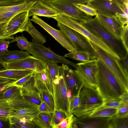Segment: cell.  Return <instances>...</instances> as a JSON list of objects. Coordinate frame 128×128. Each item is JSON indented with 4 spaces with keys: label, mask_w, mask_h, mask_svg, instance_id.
Listing matches in <instances>:
<instances>
[{
    "label": "cell",
    "mask_w": 128,
    "mask_h": 128,
    "mask_svg": "<svg viewBox=\"0 0 128 128\" xmlns=\"http://www.w3.org/2000/svg\"><path fill=\"white\" fill-rule=\"evenodd\" d=\"M97 65L96 89L99 94L103 98L119 99L120 96L126 91L102 61L97 59Z\"/></svg>",
    "instance_id": "obj_1"
},
{
    "label": "cell",
    "mask_w": 128,
    "mask_h": 128,
    "mask_svg": "<svg viewBox=\"0 0 128 128\" xmlns=\"http://www.w3.org/2000/svg\"><path fill=\"white\" fill-rule=\"evenodd\" d=\"M79 96V105L72 112L77 118L89 116L103 103V98L97 89L90 86L84 84Z\"/></svg>",
    "instance_id": "obj_2"
},
{
    "label": "cell",
    "mask_w": 128,
    "mask_h": 128,
    "mask_svg": "<svg viewBox=\"0 0 128 128\" xmlns=\"http://www.w3.org/2000/svg\"><path fill=\"white\" fill-rule=\"evenodd\" d=\"M80 23L93 34L102 39L118 56L120 59L128 54L122 41L118 40L111 35L95 17L90 18Z\"/></svg>",
    "instance_id": "obj_3"
},
{
    "label": "cell",
    "mask_w": 128,
    "mask_h": 128,
    "mask_svg": "<svg viewBox=\"0 0 128 128\" xmlns=\"http://www.w3.org/2000/svg\"><path fill=\"white\" fill-rule=\"evenodd\" d=\"M87 39L94 51L96 59L101 60L105 64L126 90L128 92V74L125 71L119 60Z\"/></svg>",
    "instance_id": "obj_4"
},
{
    "label": "cell",
    "mask_w": 128,
    "mask_h": 128,
    "mask_svg": "<svg viewBox=\"0 0 128 128\" xmlns=\"http://www.w3.org/2000/svg\"><path fill=\"white\" fill-rule=\"evenodd\" d=\"M52 18L57 22L80 34L98 47L118 60L120 59L118 56L102 39L85 28L78 21L66 16L60 15Z\"/></svg>",
    "instance_id": "obj_5"
},
{
    "label": "cell",
    "mask_w": 128,
    "mask_h": 128,
    "mask_svg": "<svg viewBox=\"0 0 128 128\" xmlns=\"http://www.w3.org/2000/svg\"><path fill=\"white\" fill-rule=\"evenodd\" d=\"M89 0H42L43 2L56 10L60 15L66 16L78 21L92 18L81 11L75 4H87Z\"/></svg>",
    "instance_id": "obj_6"
},
{
    "label": "cell",
    "mask_w": 128,
    "mask_h": 128,
    "mask_svg": "<svg viewBox=\"0 0 128 128\" xmlns=\"http://www.w3.org/2000/svg\"><path fill=\"white\" fill-rule=\"evenodd\" d=\"M53 83L54 110H61L64 112L68 116L70 115L69 101L60 66L58 67V75L53 80Z\"/></svg>",
    "instance_id": "obj_7"
},
{
    "label": "cell",
    "mask_w": 128,
    "mask_h": 128,
    "mask_svg": "<svg viewBox=\"0 0 128 128\" xmlns=\"http://www.w3.org/2000/svg\"><path fill=\"white\" fill-rule=\"evenodd\" d=\"M29 11L20 13L8 22L0 24V40H14L13 36L24 31L29 19Z\"/></svg>",
    "instance_id": "obj_8"
},
{
    "label": "cell",
    "mask_w": 128,
    "mask_h": 128,
    "mask_svg": "<svg viewBox=\"0 0 128 128\" xmlns=\"http://www.w3.org/2000/svg\"><path fill=\"white\" fill-rule=\"evenodd\" d=\"M30 47L26 50L33 56L42 60L47 63H60L76 68V64L67 59L64 56L55 53L43 45L29 42Z\"/></svg>",
    "instance_id": "obj_9"
},
{
    "label": "cell",
    "mask_w": 128,
    "mask_h": 128,
    "mask_svg": "<svg viewBox=\"0 0 128 128\" xmlns=\"http://www.w3.org/2000/svg\"><path fill=\"white\" fill-rule=\"evenodd\" d=\"M87 4L96 10L98 13L106 16L116 17V13H124L123 0H89Z\"/></svg>",
    "instance_id": "obj_10"
},
{
    "label": "cell",
    "mask_w": 128,
    "mask_h": 128,
    "mask_svg": "<svg viewBox=\"0 0 128 128\" xmlns=\"http://www.w3.org/2000/svg\"><path fill=\"white\" fill-rule=\"evenodd\" d=\"M97 59L90 60L76 64L75 71L82 80L84 85L92 86L96 88V75L97 70Z\"/></svg>",
    "instance_id": "obj_11"
},
{
    "label": "cell",
    "mask_w": 128,
    "mask_h": 128,
    "mask_svg": "<svg viewBox=\"0 0 128 128\" xmlns=\"http://www.w3.org/2000/svg\"><path fill=\"white\" fill-rule=\"evenodd\" d=\"M57 22V26L68 37L75 47L76 51L88 52L91 55L92 60L96 59L94 51L86 38L74 30Z\"/></svg>",
    "instance_id": "obj_12"
},
{
    "label": "cell",
    "mask_w": 128,
    "mask_h": 128,
    "mask_svg": "<svg viewBox=\"0 0 128 128\" xmlns=\"http://www.w3.org/2000/svg\"><path fill=\"white\" fill-rule=\"evenodd\" d=\"M47 63L33 56L5 64L8 69L30 70L36 72H43L47 67Z\"/></svg>",
    "instance_id": "obj_13"
},
{
    "label": "cell",
    "mask_w": 128,
    "mask_h": 128,
    "mask_svg": "<svg viewBox=\"0 0 128 128\" xmlns=\"http://www.w3.org/2000/svg\"><path fill=\"white\" fill-rule=\"evenodd\" d=\"M29 20L40 25L70 52L76 51L72 42L61 30L54 28L37 16H33L32 19H29Z\"/></svg>",
    "instance_id": "obj_14"
},
{
    "label": "cell",
    "mask_w": 128,
    "mask_h": 128,
    "mask_svg": "<svg viewBox=\"0 0 128 128\" xmlns=\"http://www.w3.org/2000/svg\"><path fill=\"white\" fill-rule=\"evenodd\" d=\"M60 66L67 93L71 94L72 98L82 88L84 84L74 70L66 64H62Z\"/></svg>",
    "instance_id": "obj_15"
},
{
    "label": "cell",
    "mask_w": 128,
    "mask_h": 128,
    "mask_svg": "<svg viewBox=\"0 0 128 128\" xmlns=\"http://www.w3.org/2000/svg\"><path fill=\"white\" fill-rule=\"evenodd\" d=\"M95 18L111 35L116 39L121 40L122 25L116 17H110L98 13Z\"/></svg>",
    "instance_id": "obj_16"
},
{
    "label": "cell",
    "mask_w": 128,
    "mask_h": 128,
    "mask_svg": "<svg viewBox=\"0 0 128 128\" xmlns=\"http://www.w3.org/2000/svg\"><path fill=\"white\" fill-rule=\"evenodd\" d=\"M111 118L86 116L77 118L73 124L77 128H108Z\"/></svg>",
    "instance_id": "obj_17"
},
{
    "label": "cell",
    "mask_w": 128,
    "mask_h": 128,
    "mask_svg": "<svg viewBox=\"0 0 128 128\" xmlns=\"http://www.w3.org/2000/svg\"><path fill=\"white\" fill-rule=\"evenodd\" d=\"M34 76L35 86L38 90L46 91L54 97L53 81L47 67L42 72H34Z\"/></svg>",
    "instance_id": "obj_18"
},
{
    "label": "cell",
    "mask_w": 128,
    "mask_h": 128,
    "mask_svg": "<svg viewBox=\"0 0 128 128\" xmlns=\"http://www.w3.org/2000/svg\"><path fill=\"white\" fill-rule=\"evenodd\" d=\"M10 128H46L37 115L34 117L18 118L9 117Z\"/></svg>",
    "instance_id": "obj_19"
},
{
    "label": "cell",
    "mask_w": 128,
    "mask_h": 128,
    "mask_svg": "<svg viewBox=\"0 0 128 128\" xmlns=\"http://www.w3.org/2000/svg\"><path fill=\"white\" fill-rule=\"evenodd\" d=\"M55 10L44 3L42 0H37L29 11L28 16H36L51 18L59 15Z\"/></svg>",
    "instance_id": "obj_20"
},
{
    "label": "cell",
    "mask_w": 128,
    "mask_h": 128,
    "mask_svg": "<svg viewBox=\"0 0 128 128\" xmlns=\"http://www.w3.org/2000/svg\"><path fill=\"white\" fill-rule=\"evenodd\" d=\"M37 0H17L10 3L8 6L0 7V11L21 13L29 11Z\"/></svg>",
    "instance_id": "obj_21"
},
{
    "label": "cell",
    "mask_w": 128,
    "mask_h": 128,
    "mask_svg": "<svg viewBox=\"0 0 128 128\" xmlns=\"http://www.w3.org/2000/svg\"><path fill=\"white\" fill-rule=\"evenodd\" d=\"M38 106L27 101L22 96L17 98L8 100H0V107L10 108H36Z\"/></svg>",
    "instance_id": "obj_22"
},
{
    "label": "cell",
    "mask_w": 128,
    "mask_h": 128,
    "mask_svg": "<svg viewBox=\"0 0 128 128\" xmlns=\"http://www.w3.org/2000/svg\"><path fill=\"white\" fill-rule=\"evenodd\" d=\"M30 56V53L22 50H8L0 55V61L5 64L14 62Z\"/></svg>",
    "instance_id": "obj_23"
},
{
    "label": "cell",
    "mask_w": 128,
    "mask_h": 128,
    "mask_svg": "<svg viewBox=\"0 0 128 128\" xmlns=\"http://www.w3.org/2000/svg\"><path fill=\"white\" fill-rule=\"evenodd\" d=\"M38 108H11L9 117H14L20 118L36 116L40 113Z\"/></svg>",
    "instance_id": "obj_24"
},
{
    "label": "cell",
    "mask_w": 128,
    "mask_h": 128,
    "mask_svg": "<svg viewBox=\"0 0 128 128\" xmlns=\"http://www.w3.org/2000/svg\"><path fill=\"white\" fill-rule=\"evenodd\" d=\"M21 88L22 96L25 99L29 102L39 106L42 101L40 92L36 86L27 89Z\"/></svg>",
    "instance_id": "obj_25"
},
{
    "label": "cell",
    "mask_w": 128,
    "mask_h": 128,
    "mask_svg": "<svg viewBox=\"0 0 128 128\" xmlns=\"http://www.w3.org/2000/svg\"><path fill=\"white\" fill-rule=\"evenodd\" d=\"M34 72L30 70H8L0 72V77L18 80Z\"/></svg>",
    "instance_id": "obj_26"
},
{
    "label": "cell",
    "mask_w": 128,
    "mask_h": 128,
    "mask_svg": "<svg viewBox=\"0 0 128 128\" xmlns=\"http://www.w3.org/2000/svg\"><path fill=\"white\" fill-rule=\"evenodd\" d=\"M24 31H26L31 36L33 43L43 45L46 42V40L43 35L38 32L28 19L24 29Z\"/></svg>",
    "instance_id": "obj_27"
},
{
    "label": "cell",
    "mask_w": 128,
    "mask_h": 128,
    "mask_svg": "<svg viewBox=\"0 0 128 128\" xmlns=\"http://www.w3.org/2000/svg\"><path fill=\"white\" fill-rule=\"evenodd\" d=\"M116 111L117 108H105L101 106L88 116L112 118L115 116Z\"/></svg>",
    "instance_id": "obj_28"
},
{
    "label": "cell",
    "mask_w": 128,
    "mask_h": 128,
    "mask_svg": "<svg viewBox=\"0 0 128 128\" xmlns=\"http://www.w3.org/2000/svg\"><path fill=\"white\" fill-rule=\"evenodd\" d=\"M21 88L15 86H11L7 88L4 93L0 100H8L20 98L22 96Z\"/></svg>",
    "instance_id": "obj_29"
},
{
    "label": "cell",
    "mask_w": 128,
    "mask_h": 128,
    "mask_svg": "<svg viewBox=\"0 0 128 128\" xmlns=\"http://www.w3.org/2000/svg\"><path fill=\"white\" fill-rule=\"evenodd\" d=\"M82 62H85L92 60L90 54L88 52L83 51H76L66 54L64 56Z\"/></svg>",
    "instance_id": "obj_30"
},
{
    "label": "cell",
    "mask_w": 128,
    "mask_h": 128,
    "mask_svg": "<svg viewBox=\"0 0 128 128\" xmlns=\"http://www.w3.org/2000/svg\"><path fill=\"white\" fill-rule=\"evenodd\" d=\"M67 116L66 113L62 110H54L52 113V120L50 123L52 127L60 123Z\"/></svg>",
    "instance_id": "obj_31"
},
{
    "label": "cell",
    "mask_w": 128,
    "mask_h": 128,
    "mask_svg": "<svg viewBox=\"0 0 128 128\" xmlns=\"http://www.w3.org/2000/svg\"><path fill=\"white\" fill-rule=\"evenodd\" d=\"M40 96L42 101L44 102L53 112L54 110V103L53 97L48 92L41 91Z\"/></svg>",
    "instance_id": "obj_32"
},
{
    "label": "cell",
    "mask_w": 128,
    "mask_h": 128,
    "mask_svg": "<svg viewBox=\"0 0 128 128\" xmlns=\"http://www.w3.org/2000/svg\"><path fill=\"white\" fill-rule=\"evenodd\" d=\"M77 118L72 114L68 116L61 122L54 126L52 128H72L73 124Z\"/></svg>",
    "instance_id": "obj_33"
},
{
    "label": "cell",
    "mask_w": 128,
    "mask_h": 128,
    "mask_svg": "<svg viewBox=\"0 0 128 128\" xmlns=\"http://www.w3.org/2000/svg\"><path fill=\"white\" fill-rule=\"evenodd\" d=\"M14 42H17V46L21 50H26V51L30 47L29 42L23 34L21 36H16L14 39L10 41V43Z\"/></svg>",
    "instance_id": "obj_34"
},
{
    "label": "cell",
    "mask_w": 128,
    "mask_h": 128,
    "mask_svg": "<svg viewBox=\"0 0 128 128\" xmlns=\"http://www.w3.org/2000/svg\"><path fill=\"white\" fill-rule=\"evenodd\" d=\"M110 123L114 128H128V117L120 118L114 116L111 118Z\"/></svg>",
    "instance_id": "obj_35"
},
{
    "label": "cell",
    "mask_w": 128,
    "mask_h": 128,
    "mask_svg": "<svg viewBox=\"0 0 128 128\" xmlns=\"http://www.w3.org/2000/svg\"><path fill=\"white\" fill-rule=\"evenodd\" d=\"M37 116L39 120L46 128H52L50 123L52 120V113L40 112Z\"/></svg>",
    "instance_id": "obj_36"
},
{
    "label": "cell",
    "mask_w": 128,
    "mask_h": 128,
    "mask_svg": "<svg viewBox=\"0 0 128 128\" xmlns=\"http://www.w3.org/2000/svg\"><path fill=\"white\" fill-rule=\"evenodd\" d=\"M75 6L86 14L92 16H96L98 14L94 9L87 4H75Z\"/></svg>",
    "instance_id": "obj_37"
},
{
    "label": "cell",
    "mask_w": 128,
    "mask_h": 128,
    "mask_svg": "<svg viewBox=\"0 0 128 128\" xmlns=\"http://www.w3.org/2000/svg\"><path fill=\"white\" fill-rule=\"evenodd\" d=\"M102 106L105 108H117L120 101V99L110 98H103Z\"/></svg>",
    "instance_id": "obj_38"
},
{
    "label": "cell",
    "mask_w": 128,
    "mask_h": 128,
    "mask_svg": "<svg viewBox=\"0 0 128 128\" xmlns=\"http://www.w3.org/2000/svg\"><path fill=\"white\" fill-rule=\"evenodd\" d=\"M82 88L78 90L76 94L72 98L70 101L69 111L70 114H72L73 111L78 106L80 102L79 93Z\"/></svg>",
    "instance_id": "obj_39"
},
{
    "label": "cell",
    "mask_w": 128,
    "mask_h": 128,
    "mask_svg": "<svg viewBox=\"0 0 128 128\" xmlns=\"http://www.w3.org/2000/svg\"><path fill=\"white\" fill-rule=\"evenodd\" d=\"M58 67L57 63H47V68L48 69L52 81L58 76Z\"/></svg>",
    "instance_id": "obj_40"
},
{
    "label": "cell",
    "mask_w": 128,
    "mask_h": 128,
    "mask_svg": "<svg viewBox=\"0 0 128 128\" xmlns=\"http://www.w3.org/2000/svg\"><path fill=\"white\" fill-rule=\"evenodd\" d=\"M122 28L121 40L125 48L128 52V24L122 26Z\"/></svg>",
    "instance_id": "obj_41"
},
{
    "label": "cell",
    "mask_w": 128,
    "mask_h": 128,
    "mask_svg": "<svg viewBox=\"0 0 128 128\" xmlns=\"http://www.w3.org/2000/svg\"><path fill=\"white\" fill-rule=\"evenodd\" d=\"M20 13L0 11V24L8 22L13 17Z\"/></svg>",
    "instance_id": "obj_42"
},
{
    "label": "cell",
    "mask_w": 128,
    "mask_h": 128,
    "mask_svg": "<svg viewBox=\"0 0 128 128\" xmlns=\"http://www.w3.org/2000/svg\"><path fill=\"white\" fill-rule=\"evenodd\" d=\"M115 116L120 118L128 117V105L117 108Z\"/></svg>",
    "instance_id": "obj_43"
},
{
    "label": "cell",
    "mask_w": 128,
    "mask_h": 128,
    "mask_svg": "<svg viewBox=\"0 0 128 128\" xmlns=\"http://www.w3.org/2000/svg\"><path fill=\"white\" fill-rule=\"evenodd\" d=\"M34 72L18 80L14 81L12 83V86H15L21 88L24 83L33 76Z\"/></svg>",
    "instance_id": "obj_44"
},
{
    "label": "cell",
    "mask_w": 128,
    "mask_h": 128,
    "mask_svg": "<svg viewBox=\"0 0 128 128\" xmlns=\"http://www.w3.org/2000/svg\"><path fill=\"white\" fill-rule=\"evenodd\" d=\"M15 81L16 80H12L7 82L0 84V100L2 98L5 91L8 88L12 86V83Z\"/></svg>",
    "instance_id": "obj_45"
},
{
    "label": "cell",
    "mask_w": 128,
    "mask_h": 128,
    "mask_svg": "<svg viewBox=\"0 0 128 128\" xmlns=\"http://www.w3.org/2000/svg\"><path fill=\"white\" fill-rule=\"evenodd\" d=\"M10 43L9 40H0V55L8 50V45Z\"/></svg>",
    "instance_id": "obj_46"
},
{
    "label": "cell",
    "mask_w": 128,
    "mask_h": 128,
    "mask_svg": "<svg viewBox=\"0 0 128 128\" xmlns=\"http://www.w3.org/2000/svg\"><path fill=\"white\" fill-rule=\"evenodd\" d=\"M116 16L122 26L128 24V14L125 13L120 14L116 13Z\"/></svg>",
    "instance_id": "obj_47"
},
{
    "label": "cell",
    "mask_w": 128,
    "mask_h": 128,
    "mask_svg": "<svg viewBox=\"0 0 128 128\" xmlns=\"http://www.w3.org/2000/svg\"><path fill=\"white\" fill-rule=\"evenodd\" d=\"M11 108L0 107V119L7 120L8 118Z\"/></svg>",
    "instance_id": "obj_48"
},
{
    "label": "cell",
    "mask_w": 128,
    "mask_h": 128,
    "mask_svg": "<svg viewBox=\"0 0 128 128\" xmlns=\"http://www.w3.org/2000/svg\"><path fill=\"white\" fill-rule=\"evenodd\" d=\"M119 98L120 101L118 107L128 105V92H124L120 96Z\"/></svg>",
    "instance_id": "obj_49"
},
{
    "label": "cell",
    "mask_w": 128,
    "mask_h": 128,
    "mask_svg": "<svg viewBox=\"0 0 128 128\" xmlns=\"http://www.w3.org/2000/svg\"><path fill=\"white\" fill-rule=\"evenodd\" d=\"M38 109L40 112L48 113H52V111L46 104L44 101L42 102L38 106Z\"/></svg>",
    "instance_id": "obj_50"
},
{
    "label": "cell",
    "mask_w": 128,
    "mask_h": 128,
    "mask_svg": "<svg viewBox=\"0 0 128 128\" xmlns=\"http://www.w3.org/2000/svg\"><path fill=\"white\" fill-rule=\"evenodd\" d=\"M119 60L125 71L128 74V54L124 58Z\"/></svg>",
    "instance_id": "obj_51"
},
{
    "label": "cell",
    "mask_w": 128,
    "mask_h": 128,
    "mask_svg": "<svg viewBox=\"0 0 128 128\" xmlns=\"http://www.w3.org/2000/svg\"><path fill=\"white\" fill-rule=\"evenodd\" d=\"M0 128H10L9 118L7 120L0 119Z\"/></svg>",
    "instance_id": "obj_52"
},
{
    "label": "cell",
    "mask_w": 128,
    "mask_h": 128,
    "mask_svg": "<svg viewBox=\"0 0 128 128\" xmlns=\"http://www.w3.org/2000/svg\"><path fill=\"white\" fill-rule=\"evenodd\" d=\"M123 3L124 13L128 14V0H123Z\"/></svg>",
    "instance_id": "obj_53"
},
{
    "label": "cell",
    "mask_w": 128,
    "mask_h": 128,
    "mask_svg": "<svg viewBox=\"0 0 128 128\" xmlns=\"http://www.w3.org/2000/svg\"><path fill=\"white\" fill-rule=\"evenodd\" d=\"M7 69L5 64L0 61V72Z\"/></svg>",
    "instance_id": "obj_54"
},
{
    "label": "cell",
    "mask_w": 128,
    "mask_h": 128,
    "mask_svg": "<svg viewBox=\"0 0 128 128\" xmlns=\"http://www.w3.org/2000/svg\"><path fill=\"white\" fill-rule=\"evenodd\" d=\"M11 80H12L6 78L0 77V84L7 82Z\"/></svg>",
    "instance_id": "obj_55"
},
{
    "label": "cell",
    "mask_w": 128,
    "mask_h": 128,
    "mask_svg": "<svg viewBox=\"0 0 128 128\" xmlns=\"http://www.w3.org/2000/svg\"><path fill=\"white\" fill-rule=\"evenodd\" d=\"M108 128H114V126L110 123V124Z\"/></svg>",
    "instance_id": "obj_56"
},
{
    "label": "cell",
    "mask_w": 128,
    "mask_h": 128,
    "mask_svg": "<svg viewBox=\"0 0 128 128\" xmlns=\"http://www.w3.org/2000/svg\"><path fill=\"white\" fill-rule=\"evenodd\" d=\"M72 128H77L75 124H73Z\"/></svg>",
    "instance_id": "obj_57"
},
{
    "label": "cell",
    "mask_w": 128,
    "mask_h": 128,
    "mask_svg": "<svg viewBox=\"0 0 128 128\" xmlns=\"http://www.w3.org/2000/svg\"><path fill=\"white\" fill-rule=\"evenodd\" d=\"M2 0H0V2H1Z\"/></svg>",
    "instance_id": "obj_58"
}]
</instances>
